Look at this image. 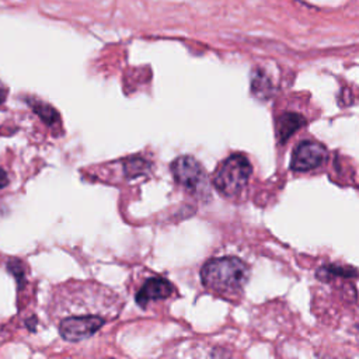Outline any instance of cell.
Wrapping results in <instances>:
<instances>
[{
    "label": "cell",
    "instance_id": "cell-1",
    "mask_svg": "<svg viewBox=\"0 0 359 359\" xmlns=\"http://www.w3.org/2000/svg\"><path fill=\"white\" fill-rule=\"evenodd\" d=\"M121 307L109 287L94 280H67L52 292L48 313L60 337L77 342L93 337Z\"/></svg>",
    "mask_w": 359,
    "mask_h": 359
},
{
    "label": "cell",
    "instance_id": "cell-2",
    "mask_svg": "<svg viewBox=\"0 0 359 359\" xmlns=\"http://www.w3.org/2000/svg\"><path fill=\"white\" fill-rule=\"evenodd\" d=\"M248 275V266L234 257L215 258L206 262L201 272L203 285L223 296H233L241 292Z\"/></svg>",
    "mask_w": 359,
    "mask_h": 359
},
{
    "label": "cell",
    "instance_id": "cell-3",
    "mask_svg": "<svg viewBox=\"0 0 359 359\" xmlns=\"http://www.w3.org/2000/svg\"><path fill=\"white\" fill-rule=\"evenodd\" d=\"M251 175V164L243 154L227 157L216 170L215 187L226 196H234L244 189Z\"/></svg>",
    "mask_w": 359,
    "mask_h": 359
},
{
    "label": "cell",
    "instance_id": "cell-4",
    "mask_svg": "<svg viewBox=\"0 0 359 359\" xmlns=\"http://www.w3.org/2000/svg\"><path fill=\"white\" fill-rule=\"evenodd\" d=\"M171 171L177 182L192 192H201L206 188V177L203 167L191 156L178 157L172 165Z\"/></svg>",
    "mask_w": 359,
    "mask_h": 359
},
{
    "label": "cell",
    "instance_id": "cell-5",
    "mask_svg": "<svg viewBox=\"0 0 359 359\" xmlns=\"http://www.w3.org/2000/svg\"><path fill=\"white\" fill-rule=\"evenodd\" d=\"M327 160V150L323 144L304 140L293 150L290 167L294 171H309L323 165Z\"/></svg>",
    "mask_w": 359,
    "mask_h": 359
},
{
    "label": "cell",
    "instance_id": "cell-6",
    "mask_svg": "<svg viewBox=\"0 0 359 359\" xmlns=\"http://www.w3.org/2000/svg\"><path fill=\"white\" fill-rule=\"evenodd\" d=\"M174 286L163 278H151L147 279L143 286L136 293V303L142 307H146L150 302L161 300L172 294Z\"/></svg>",
    "mask_w": 359,
    "mask_h": 359
},
{
    "label": "cell",
    "instance_id": "cell-7",
    "mask_svg": "<svg viewBox=\"0 0 359 359\" xmlns=\"http://www.w3.org/2000/svg\"><path fill=\"white\" fill-rule=\"evenodd\" d=\"M304 119L296 114H285L278 123V133L282 139H287L297 128L303 125Z\"/></svg>",
    "mask_w": 359,
    "mask_h": 359
},
{
    "label": "cell",
    "instance_id": "cell-8",
    "mask_svg": "<svg viewBox=\"0 0 359 359\" xmlns=\"http://www.w3.org/2000/svg\"><path fill=\"white\" fill-rule=\"evenodd\" d=\"M8 184H10L8 172L3 167H0V191L4 189L6 187H8Z\"/></svg>",
    "mask_w": 359,
    "mask_h": 359
},
{
    "label": "cell",
    "instance_id": "cell-9",
    "mask_svg": "<svg viewBox=\"0 0 359 359\" xmlns=\"http://www.w3.org/2000/svg\"><path fill=\"white\" fill-rule=\"evenodd\" d=\"M4 97H6V88H3V87L0 86V102H3Z\"/></svg>",
    "mask_w": 359,
    "mask_h": 359
}]
</instances>
